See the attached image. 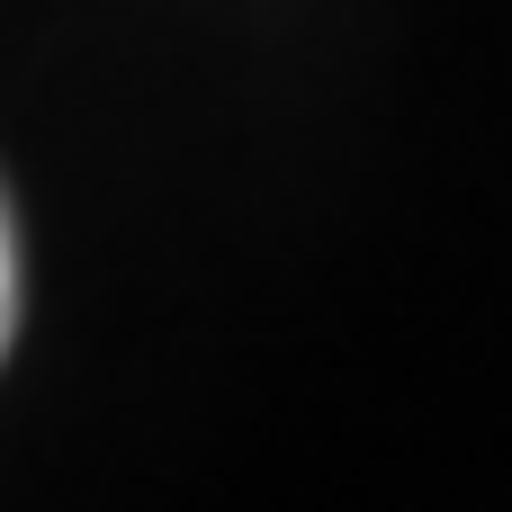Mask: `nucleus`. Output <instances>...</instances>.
I'll list each match as a JSON object with an SVG mask.
<instances>
[{"mask_svg":"<svg viewBox=\"0 0 512 512\" xmlns=\"http://www.w3.org/2000/svg\"><path fill=\"white\" fill-rule=\"evenodd\" d=\"M9 333H18V243H9V216H0V360H9Z\"/></svg>","mask_w":512,"mask_h":512,"instance_id":"obj_1","label":"nucleus"}]
</instances>
